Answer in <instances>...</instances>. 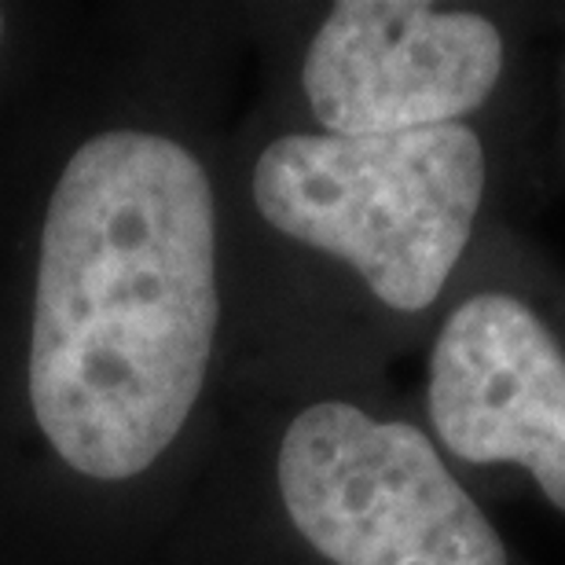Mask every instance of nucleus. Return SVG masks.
<instances>
[{"label":"nucleus","mask_w":565,"mask_h":565,"mask_svg":"<svg viewBox=\"0 0 565 565\" xmlns=\"http://www.w3.org/2000/svg\"><path fill=\"white\" fill-rule=\"evenodd\" d=\"M429 415L470 462H518L565 511V356L511 294H478L448 316L429 356Z\"/></svg>","instance_id":"obj_5"},{"label":"nucleus","mask_w":565,"mask_h":565,"mask_svg":"<svg viewBox=\"0 0 565 565\" xmlns=\"http://www.w3.org/2000/svg\"><path fill=\"white\" fill-rule=\"evenodd\" d=\"M503 74L489 19L415 0H342L305 55L301 85L334 137H397L478 110Z\"/></svg>","instance_id":"obj_4"},{"label":"nucleus","mask_w":565,"mask_h":565,"mask_svg":"<svg viewBox=\"0 0 565 565\" xmlns=\"http://www.w3.org/2000/svg\"><path fill=\"white\" fill-rule=\"evenodd\" d=\"M279 492L334 565H507L503 540L423 429L345 401L312 404L287 426Z\"/></svg>","instance_id":"obj_3"},{"label":"nucleus","mask_w":565,"mask_h":565,"mask_svg":"<svg viewBox=\"0 0 565 565\" xmlns=\"http://www.w3.org/2000/svg\"><path fill=\"white\" fill-rule=\"evenodd\" d=\"M213 191L154 132L77 147L41 232L30 404L66 467L143 473L195 408L217 334Z\"/></svg>","instance_id":"obj_1"},{"label":"nucleus","mask_w":565,"mask_h":565,"mask_svg":"<svg viewBox=\"0 0 565 565\" xmlns=\"http://www.w3.org/2000/svg\"><path fill=\"white\" fill-rule=\"evenodd\" d=\"M0 38H4V15H0Z\"/></svg>","instance_id":"obj_6"},{"label":"nucleus","mask_w":565,"mask_h":565,"mask_svg":"<svg viewBox=\"0 0 565 565\" xmlns=\"http://www.w3.org/2000/svg\"><path fill=\"white\" fill-rule=\"evenodd\" d=\"M484 195L467 126L397 137H282L254 166V202L276 232L353 265L379 301L419 312L445 290Z\"/></svg>","instance_id":"obj_2"}]
</instances>
